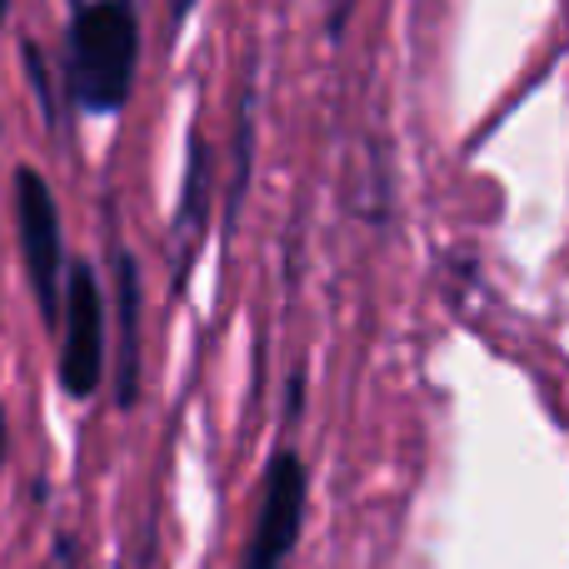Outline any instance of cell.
<instances>
[{"label":"cell","instance_id":"obj_6","mask_svg":"<svg viewBox=\"0 0 569 569\" xmlns=\"http://www.w3.org/2000/svg\"><path fill=\"white\" fill-rule=\"evenodd\" d=\"M206 206H210V146L206 136H190V166H186V186H180V206H176V226H170V246H176V295L186 290V270L196 266V246L206 230Z\"/></svg>","mask_w":569,"mask_h":569},{"label":"cell","instance_id":"obj_4","mask_svg":"<svg viewBox=\"0 0 569 569\" xmlns=\"http://www.w3.org/2000/svg\"><path fill=\"white\" fill-rule=\"evenodd\" d=\"M305 505H310V470H305L300 450H276L266 470V495H260L256 530L246 540L240 569H284L305 530Z\"/></svg>","mask_w":569,"mask_h":569},{"label":"cell","instance_id":"obj_8","mask_svg":"<svg viewBox=\"0 0 569 569\" xmlns=\"http://www.w3.org/2000/svg\"><path fill=\"white\" fill-rule=\"evenodd\" d=\"M350 10H355V0H330V20H325V36L340 40V36H345V20H350Z\"/></svg>","mask_w":569,"mask_h":569},{"label":"cell","instance_id":"obj_7","mask_svg":"<svg viewBox=\"0 0 569 569\" xmlns=\"http://www.w3.org/2000/svg\"><path fill=\"white\" fill-rule=\"evenodd\" d=\"M20 60H26V76L36 80V96H40V110H46V120L56 126V86H50V70H46V56H40V46H20Z\"/></svg>","mask_w":569,"mask_h":569},{"label":"cell","instance_id":"obj_2","mask_svg":"<svg viewBox=\"0 0 569 569\" xmlns=\"http://www.w3.org/2000/svg\"><path fill=\"white\" fill-rule=\"evenodd\" d=\"M16 236L20 260H26V280L36 290L40 320L60 325L66 315V236H60V210L50 196V180L36 166L16 170Z\"/></svg>","mask_w":569,"mask_h":569},{"label":"cell","instance_id":"obj_5","mask_svg":"<svg viewBox=\"0 0 569 569\" xmlns=\"http://www.w3.org/2000/svg\"><path fill=\"white\" fill-rule=\"evenodd\" d=\"M140 260L126 246H116V405L136 410L140 400V375H146V355H140Z\"/></svg>","mask_w":569,"mask_h":569},{"label":"cell","instance_id":"obj_10","mask_svg":"<svg viewBox=\"0 0 569 569\" xmlns=\"http://www.w3.org/2000/svg\"><path fill=\"white\" fill-rule=\"evenodd\" d=\"M190 10H196V0H170V30H180L190 20Z\"/></svg>","mask_w":569,"mask_h":569},{"label":"cell","instance_id":"obj_12","mask_svg":"<svg viewBox=\"0 0 569 569\" xmlns=\"http://www.w3.org/2000/svg\"><path fill=\"white\" fill-rule=\"evenodd\" d=\"M6 10H10V0H0V16H6Z\"/></svg>","mask_w":569,"mask_h":569},{"label":"cell","instance_id":"obj_1","mask_svg":"<svg viewBox=\"0 0 569 569\" xmlns=\"http://www.w3.org/2000/svg\"><path fill=\"white\" fill-rule=\"evenodd\" d=\"M140 66L136 0H80L66 26V96L86 116L126 110Z\"/></svg>","mask_w":569,"mask_h":569},{"label":"cell","instance_id":"obj_11","mask_svg":"<svg viewBox=\"0 0 569 569\" xmlns=\"http://www.w3.org/2000/svg\"><path fill=\"white\" fill-rule=\"evenodd\" d=\"M6 450H10V430H6V410H0V465H6Z\"/></svg>","mask_w":569,"mask_h":569},{"label":"cell","instance_id":"obj_3","mask_svg":"<svg viewBox=\"0 0 569 569\" xmlns=\"http://www.w3.org/2000/svg\"><path fill=\"white\" fill-rule=\"evenodd\" d=\"M66 330H60V390L70 400H90L106 380V295L86 260L66 270Z\"/></svg>","mask_w":569,"mask_h":569},{"label":"cell","instance_id":"obj_9","mask_svg":"<svg viewBox=\"0 0 569 569\" xmlns=\"http://www.w3.org/2000/svg\"><path fill=\"white\" fill-rule=\"evenodd\" d=\"M50 569H76V540L66 530L56 535V560H50Z\"/></svg>","mask_w":569,"mask_h":569}]
</instances>
